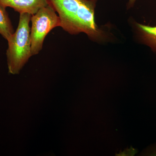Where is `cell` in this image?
<instances>
[{
  "instance_id": "cell-6",
  "label": "cell",
  "mask_w": 156,
  "mask_h": 156,
  "mask_svg": "<svg viewBox=\"0 0 156 156\" xmlns=\"http://www.w3.org/2000/svg\"><path fill=\"white\" fill-rule=\"evenodd\" d=\"M14 33V28L6 8L0 5V34L7 41Z\"/></svg>"
},
{
  "instance_id": "cell-1",
  "label": "cell",
  "mask_w": 156,
  "mask_h": 156,
  "mask_svg": "<svg viewBox=\"0 0 156 156\" xmlns=\"http://www.w3.org/2000/svg\"><path fill=\"white\" fill-rule=\"evenodd\" d=\"M98 0H48L58 14L60 27L70 34L83 33L93 41L105 37L95 23V9Z\"/></svg>"
},
{
  "instance_id": "cell-5",
  "label": "cell",
  "mask_w": 156,
  "mask_h": 156,
  "mask_svg": "<svg viewBox=\"0 0 156 156\" xmlns=\"http://www.w3.org/2000/svg\"><path fill=\"white\" fill-rule=\"evenodd\" d=\"M136 25L140 42L156 54V26H151L137 23Z\"/></svg>"
},
{
  "instance_id": "cell-4",
  "label": "cell",
  "mask_w": 156,
  "mask_h": 156,
  "mask_svg": "<svg viewBox=\"0 0 156 156\" xmlns=\"http://www.w3.org/2000/svg\"><path fill=\"white\" fill-rule=\"evenodd\" d=\"M0 5L12 8L20 14L32 15L48 4V0H0Z\"/></svg>"
},
{
  "instance_id": "cell-9",
  "label": "cell",
  "mask_w": 156,
  "mask_h": 156,
  "mask_svg": "<svg viewBox=\"0 0 156 156\" xmlns=\"http://www.w3.org/2000/svg\"><path fill=\"white\" fill-rule=\"evenodd\" d=\"M136 0H129V2L128 4V9L132 8L134 6L135 2Z\"/></svg>"
},
{
  "instance_id": "cell-7",
  "label": "cell",
  "mask_w": 156,
  "mask_h": 156,
  "mask_svg": "<svg viewBox=\"0 0 156 156\" xmlns=\"http://www.w3.org/2000/svg\"><path fill=\"white\" fill-rule=\"evenodd\" d=\"M140 155L156 156V144L146 148L140 154Z\"/></svg>"
},
{
  "instance_id": "cell-8",
  "label": "cell",
  "mask_w": 156,
  "mask_h": 156,
  "mask_svg": "<svg viewBox=\"0 0 156 156\" xmlns=\"http://www.w3.org/2000/svg\"><path fill=\"white\" fill-rule=\"evenodd\" d=\"M136 153H137V151H136V149L131 148L130 149H128L127 150L124 151H123L122 153L119 154H122V155H121L131 156L134 155L136 154Z\"/></svg>"
},
{
  "instance_id": "cell-3",
  "label": "cell",
  "mask_w": 156,
  "mask_h": 156,
  "mask_svg": "<svg viewBox=\"0 0 156 156\" xmlns=\"http://www.w3.org/2000/svg\"><path fill=\"white\" fill-rule=\"evenodd\" d=\"M30 21L31 50L34 56L42 50L45 38L50 31L60 27V20L56 11L48 5L31 15Z\"/></svg>"
},
{
  "instance_id": "cell-2",
  "label": "cell",
  "mask_w": 156,
  "mask_h": 156,
  "mask_svg": "<svg viewBox=\"0 0 156 156\" xmlns=\"http://www.w3.org/2000/svg\"><path fill=\"white\" fill-rule=\"evenodd\" d=\"M31 15L20 14L17 30L7 40L8 48L6 52L9 73H19L29 59L32 56L31 50L30 28Z\"/></svg>"
}]
</instances>
